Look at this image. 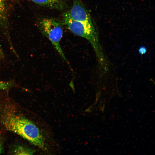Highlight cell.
Returning <instances> with one entry per match:
<instances>
[{
	"label": "cell",
	"mask_w": 155,
	"mask_h": 155,
	"mask_svg": "<svg viewBox=\"0 0 155 155\" xmlns=\"http://www.w3.org/2000/svg\"><path fill=\"white\" fill-rule=\"evenodd\" d=\"M12 84L10 82L0 81V90H4L11 86Z\"/></svg>",
	"instance_id": "8"
},
{
	"label": "cell",
	"mask_w": 155,
	"mask_h": 155,
	"mask_svg": "<svg viewBox=\"0 0 155 155\" xmlns=\"http://www.w3.org/2000/svg\"><path fill=\"white\" fill-rule=\"evenodd\" d=\"M39 26L43 35L49 39L60 56L68 63L60 44L63 34L60 22L52 18H44L40 22Z\"/></svg>",
	"instance_id": "3"
},
{
	"label": "cell",
	"mask_w": 155,
	"mask_h": 155,
	"mask_svg": "<svg viewBox=\"0 0 155 155\" xmlns=\"http://www.w3.org/2000/svg\"></svg>",
	"instance_id": "12"
},
{
	"label": "cell",
	"mask_w": 155,
	"mask_h": 155,
	"mask_svg": "<svg viewBox=\"0 0 155 155\" xmlns=\"http://www.w3.org/2000/svg\"><path fill=\"white\" fill-rule=\"evenodd\" d=\"M6 0H0V22H3L5 19Z\"/></svg>",
	"instance_id": "7"
},
{
	"label": "cell",
	"mask_w": 155,
	"mask_h": 155,
	"mask_svg": "<svg viewBox=\"0 0 155 155\" xmlns=\"http://www.w3.org/2000/svg\"><path fill=\"white\" fill-rule=\"evenodd\" d=\"M147 51L146 48L144 46H142L140 47L138 49L139 53L141 55L145 54Z\"/></svg>",
	"instance_id": "9"
},
{
	"label": "cell",
	"mask_w": 155,
	"mask_h": 155,
	"mask_svg": "<svg viewBox=\"0 0 155 155\" xmlns=\"http://www.w3.org/2000/svg\"><path fill=\"white\" fill-rule=\"evenodd\" d=\"M35 152V151L33 149L20 145L17 146L13 152L15 155H32Z\"/></svg>",
	"instance_id": "6"
},
{
	"label": "cell",
	"mask_w": 155,
	"mask_h": 155,
	"mask_svg": "<svg viewBox=\"0 0 155 155\" xmlns=\"http://www.w3.org/2000/svg\"><path fill=\"white\" fill-rule=\"evenodd\" d=\"M38 5L52 9L62 10L67 7L66 0H31Z\"/></svg>",
	"instance_id": "5"
},
{
	"label": "cell",
	"mask_w": 155,
	"mask_h": 155,
	"mask_svg": "<svg viewBox=\"0 0 155 155\" xmlns=\"http://www.w3.org/2000/svg\"><path fill=\"white\" fill-rule=\"evenodd\" d=\"M63 23L75 35L88 40L94 50L100 66L107 63L99 42L98 33L93 24L84 23L74 20L67 13L63 16Z\"/></svg>",
	"instance_id": "2"
},
{
	"label": "cell",
	"mask_w": 155,
	"mask_h": 155,
	"mask_svg": "<svg viewBox=\"0 0 155 155\" xmlns=\"http://www.w3.org/2000/svg\"><path fill=\"white\" fill-rule=\"evenodd\" d=\"M73 20L84 23L93 24L88 12L83 3L79 0H74L69 11L67 12Z\"/></svg>",
	"instance_id": "4"
},
{
	"label": "cell",
	"mask_w": 155,
	"mask_h": 155,
	"mask_svg": "<svg viewBox=\"0 0 155 155\" xmlns=\"http://www.w3.org/2000/svg\"><path fill=\"white\" fill-rule=\"evenodd\" d=\"M3 150L2 143L0 137V154H1Z\"/></svg>",
	"instance_id": "11"
},
{
	"label": "cell",
	"mask_w": 155,
	"mask_h": 155,
	"mask_svg": "<svg viewBox=\"0 0 155 155\" xmlns=\"http://www.w3.org/2000/svg\"><path fill=\"white\" fill-rule=\"evenodd\" d=\"M3 57V54L0 45V59Z\"/></svg>",
	"instance_id": "10"
},
{
	"label": "cell",
	"mask_w": 155,
	"mask_h": 155,
	"mask_svg": "<svg viewBox=\"0 0 155 155\" xmlns=\"http://www.w3.org/2000/svg\"><path fill=\"white\" fill-rule=\"evenodd\" d=\"M0 125L35 146L46 150L44 139L39 127L19 112L11 101L0 100Z\"/></svg>",
	"instance_id": "1"
}]
</instances>
